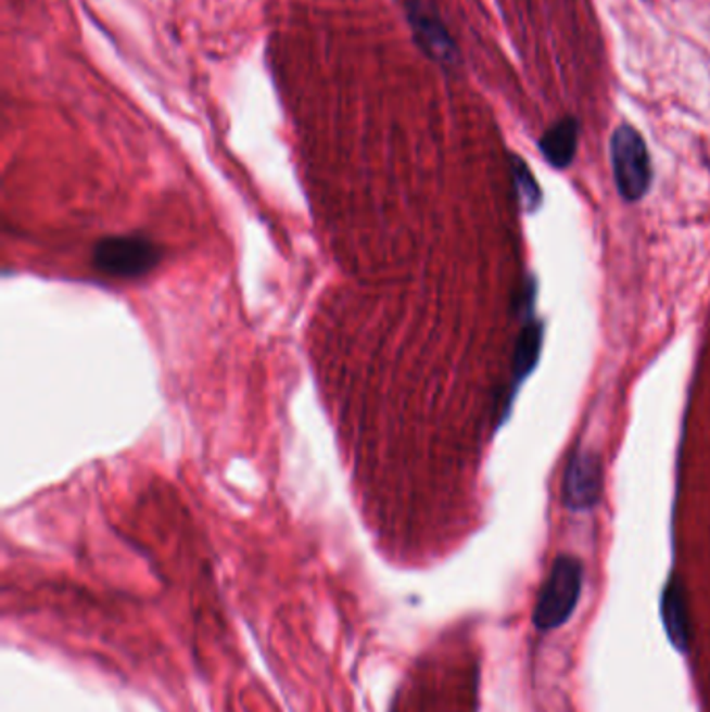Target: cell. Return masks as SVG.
I'll use <instances>...</instances> for the list:
<instances>
[{"label":"cell","instance_id":"cell-9","mask_svg":"<svg viewBox=\"0 0 710 712\" xmlns=\"http://www.w3.org/2000/svg\"><path fill=\"white\" fill-rule=\"evenodd\" d=\"M510 171H512L517 196H519V203L523 206V211H528V213L537 211V206L542 203V190H540L537 181L533 178L530 165L523 158H519L517 154H512L510 156Z\"/></svg>","mask_w":710,"mask_h":712},{"label":"cell","instance_id":"cell-7","mask_svg":"<svg viewBox=\"0 0 710 712\" xmlns=\"http://www.w3.org/2000/svg\"><path fill=\"white\" fill-rule=\"evenodd\" d=\"M578 138H580L578 122L573 117H565L542 136L540 151L553 167L565 169L571 165L575 156Z\"/></svg>","mask_w":710,"mask_h":712},{"label":"cell","instance_id":"cell-6","mask_svg":"<svg viewBox=\"0 0 710 712\" xmlns=\"http://www.w3.org/2000/svg\"><path fill=\"white\" fill-rule=\"evenodd\" d=\"M660 614L671 644L685 654L689 648V616H687V598L680 577H671L662 589Z\"/></svg>","mask_w":710,"mask_h":712},{"label":"cell","instance_id":"cell-4","mask_svg":"<svg viewBox=\"0 0 710 712\" xmlns=\"http://www.w3.org/2000/svg\"><path fill=\"white\" fill-rule=\"evenodd\" d=\"M603 496V462L592 450H575L562 480V503L569 510H589Z\"/></svg>","mask_w":710,"mask_h":712},{"label":"cell","instance_id":"cell-3","mask_svg":"<svg viewBox=\"0 0 710 712\" xmlns=\"http://www.w3.org/2000/svg\"><path fill=\"white\" fill-rule=\"evenodd\" d=\"M161 251L142 236H111L94 246V267L111 278L134 280L154 269Z\"/></svg>","mask_w":710,"mask_h":712},{"label":"cell","instance_id":"cell-1","mask_svg":"<svg viewBox=\"0 0 710 712\" xmlns=\"http://www.w3.org/2000/svg\"><path fill=\"white\" fill-rule=\"evenodd\" d=\"M584 587V564L575 557L562 555L555 560L550 575L540 589L533 625L540 632H553L562 627L575 611Z\"/></svg>","mask_w":710,"mask_h":712},{"label":"cell","instance_id":"cell-8","mask_svg":"<svg viewBox=\"0 0 710 712\" xmlns=\"http://www.w3.org/2000/svg\"><path fill=\"white\" fill-rule=\"evenodd\" d=\"M542 326L530 321L523 326V330L519 333V340L515 344V356H512V378L515 382H523L540 360V353H542Z\"/></svg>","mask_w":710,"mask_h":712},{"label":"cell","instance_id":"cell-5","mask_svg":"<svg viewBox=\"0 0 710 712\" xmlns=\"http://www.w3.org/2000/svg\"><path fill=\"white\" fill-rule=\"evenodd\" d=\"M406 17H408V24L413 27L415 40L419 42V47L423 51L428 52L438 63H444V65H455L457 63V47H455L451 34L446 31L444 24L440 22V17L432 13L430 7H426L419 0H408L406 2Z\"/></svg>","mask_w":710,"mask_h":712},{"label":"cell","instance_id":"cell-2","mask_svg":"<svg viewBox=\"0 0 710 712\" xmlns=\"http://www.w3.org/2000/svg\"><path fill=\"white\" fill-rule=\"evenodd\" d=\"M610 163L619 194L627 203L642 201L652 183V163L637 129L632 126L614 129L610 138Z\"/></svg>","mask_w":710,"mask_h":712}]
</instances>
